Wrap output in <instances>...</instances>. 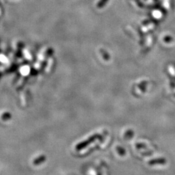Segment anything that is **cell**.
<instances>
[]
</instances>
